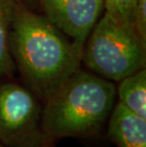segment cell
Wrapping results in <instances>:
<instances>
[{"instance_id":"6da1fadb","label":"cell","mask_w":146,"mask_h":147,"mask_svg":"<svg viewBox=\"0 0 146 147\" xmlns=\"http://www.w3.org/2000/svg\"><path fill=\"white\" fill-rule=\"evenodd\" d=\"M10 47L13 62L30 90L46 100L79 69L83 51L46 17L16 1Z\"/></svg>"},{"instance_id":"7a4b0ae2","label":"cell","mask_w":146,"mask_h":147,"mask_svg":"<svg viewBox=\"0 0 146 147\" xmlns=\"http://www.w3.org/2000/svg\"><path fill=\"white\" fill-rule=\"evenodd\" d=\"M115 96L110 81L78 69L46 100L43 135L48 139L95 135L112 111Z\"/></svg>"},{"instance_id":"3957f363","label":"cell","mask_w":146,"mask_h":147,"mask_svg":"<svg viewBox=\"0 0 146 147\" xmlns=\"http://www.w3.org/2000/svg\"><path fill=\"white\" fill-rule=\"evenodd\" d=\"M92 30L82 59L100 77L120 82L145 67L146 42L133 26L104 12Z\"/></svg>"},{"instance_id":"277c9868","label":"cell","mask_w":146,"mask_h":147,"mask_svg":"<svg viewBox=\"0 0 146 147\" xmlns=\"http://www.w3.org/2000/svg\"><path fill=\"white\" fill-rule=\"evenodd\" d=\"M41 107L33 93L16 84L0 86V142L10 147H40Z\"/></svg>"},{"instance_id":"5b68a950","label":"cell","mask_w":146,"mask_h":147,"mask_svg":"<svg viewBox=\"0 0 146 147\" xmlns=\"http://www.w3.org/2000/svg\"><path fill=\"white\" fill-rule=\"evenodd\" d=\"M46 18L73 39L83 51L85 40L104 9V0H41Z\"/></svg>"},{"instance_id":"8992f818","label":"cell","mask_w":146,"mask_h":147,"mask_svg":"<svg viewBox=\"0 0 146 147\" xmlns=\"http://www.w3.org/2000/svg\"><path fill=\"white\" fill-rule=\"evenodd\" d=\"M108 138L119 147H146V119L119 102L111 114Z\"/></svg>"},{"instance_id":"52a82bcc","label":"cell","mask_w":146,"mask_h":147,"mask_svg":"<svg viewBox=\"0 0 146 147\" xmlns=\"http://www.w3.org/2000/svg\"><path fill=\"white\" fill-rule=\"evenodd\" d=\"M120 102L139 117L146 119V69L142 68L120 81Z\"/></svg>"},{"instance_id":"ba28073f","label":"cell","mask_w":146,"mask_h":147,"mask_svg":"<svg viewBox=\"0 0 146 147\" xmlns=\"http://www.w3.org/2000/svg\"><path fill=\"white\" fill-rule=\"evenodd\" d=\"M16 0H0V79L11 74L14 62L10 47V32Z\"/></svg>"},{"instance_id":"9c48e42d","label":"cell","mask_w":146,"mask_h":147,"mask_svg":"<svg viewBox=\"0 0 146 147\" xmlns=\"http://www.w3.org/2000/svg\"><path fill=\"white\" fill-rule=\"evenodd\" d=\"M104 2L105 12L123 24L133 26V16L138 0H104Z\"/></svg>"},{"instance_id":"30bf717a","label":"cell","mask_w":146,"mask_h":147,"mask_svg":"<svg viewBox=\"0 0 146 147\" xmlns=\"http://www.w3.org/2000/svg\"><path fill=\"white\" fill-rule=\"evenodd\" d=\"M133 26L139 37L146 42V0H138L133 16Z\"/></svg>"},{"instance_id":"8fae6325","label":"cell","mask_w":146,"mask_h":147,"mask_svg":"<svg viewBox=\"0 0 146 147\" xmlns=\"http://www.w3.org/2000/svg\"><path fill=\"white\" fill-rule=\"evenodd\" d=\"M40 147H50V146H49L48 144H46V143L44 142V143H43V144H42L41 146H40Z\"/></svg>"},{"instance_id":"7c38bea8","label":"cell","mask_w":146,"mask_h":147,"mask_svg":"<svg viewBox=\"0 0 146 147\" xmlns=\"http://www.w3.org/2000/svg\"><path fill=\"white\" fill-rule=\"evenodd\" d=\"M0 147H4V146H3V145H1V144H0Z\"/></svg>"}]
</instances>
